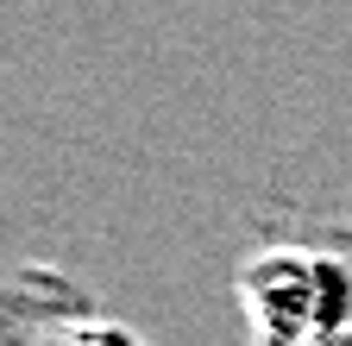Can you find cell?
<instances>
[{"label":"cell","instance_id":"obj_1","mask_svg":"<svg viewBox=\"0 0 352 346\" xmlns=\"http://www.w3.org/2000/svg\"><path fill=\"white\" fill-rule=\"evenodd\" d=\"M239 309L258 346H321L352 327V265L308 246H264L239 265Z\"/></svg>","mask_w":352,"mask_h":346},{"label":"cell","instance_id":"obj_2","mask_svg":"<svg viewBox=\"0 0 352 346\" xmlns=\"http://www.w3.org/2000/svg\"><path fill=\"white\" fill-rule=\"evenodd\" d=\"M44 346H145V334L139 327H126V321H113V315H69V321H57L51 327V340Z\"/></svg>","mask_w":352,"mask_h":346},{"label":"cell","instance_id":"obj_3","mask_svg":"<svg viewBox=\"0 0 352 346\" xmlns=\"http://www.w3.org/2000/svg\"><path fill=\"white\" fill-rule=\"evenodd\" d=\"M321 346H352V327H346V334H333V340H321Z\"/></svg>","mask_w":352,"mask_h":346}]
</instances>
